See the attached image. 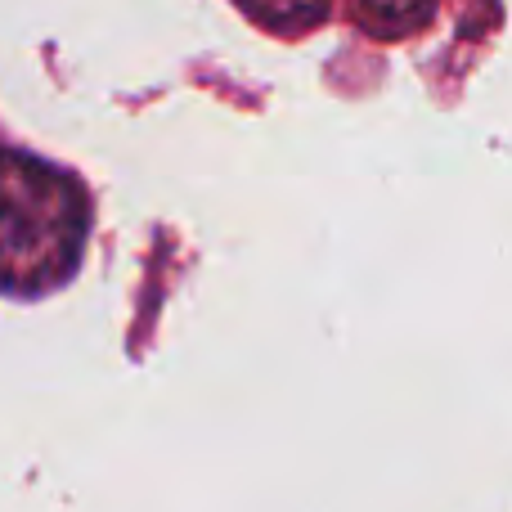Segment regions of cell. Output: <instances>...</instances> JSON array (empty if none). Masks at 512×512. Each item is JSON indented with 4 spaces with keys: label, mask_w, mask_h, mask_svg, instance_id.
<instances>
[{
    "label": "cell",
    "mask_w": 512,
    "mask_h": 512,
    "mask_svg": "<svg viewBox=\"0 0 512 512\" xmlns=\"http://www.w3.org/2000/svg\"><path fill=\"white\" fill-rule=\"evenodd\" d=\"M436 0H355V14L373 36H405L432 18Z\"/></svg>",
    "instance_id": "2"
},
{
    "label": "cell",
    "mask_w": 512,
    "mask_h": 512,
    "mask_svg": "<svg viewBox=\"0 0 512 512\" xmlns=\"http://www.w3.org/2000/svg\"><path fill=\"white\" fill-rule=\"evenodd\" d=\"M86 198L68 171L0 149V292L41 297L81 261Z\"/></svg>",
    "instance_id": "1"
},
{
    "label": "cell",
    "mask_w": 512,
    "mask_h": 512,
    "mask_svg": "<svg viewBox=\"0 0 512 512\" xmlns=\"http://www.w3.org/2000/svg\"><path fill=\"white\" fill-rule=\"evenodd\" d=\"M239 5L279 32H306L328 14V0H239Z\"/></svg>",
    "instance_id": "3"
}]
</instances>
